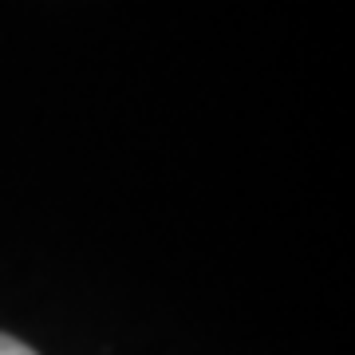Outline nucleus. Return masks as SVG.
<instances>
[{
	"label": "nucleus",
	"mask_w": 355,
	"mask_h": 355,
	"mask_svg": "<svg viewBox=\"0 0 355 355\" xmlns=\"http://www.w3.org/2000/svg\"><path fill=\"white\" fill-rule=\"evenodd\" d=\"M0 355H36V352L24 347L20 340H12V336H0Z\"/></svg>",
	"instance_id": "obj_1"
}]
</instances>
